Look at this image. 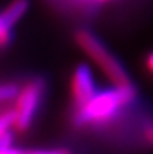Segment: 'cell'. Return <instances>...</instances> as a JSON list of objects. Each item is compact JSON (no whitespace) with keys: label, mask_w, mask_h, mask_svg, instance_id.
Returning <instances> with one entry per match:
<instances>
[{"label":"cell","mask_w":153,"mask_h":154,"mask_svg":"<svg viewBox=\"0 0 153 154\" xmlns=\"http://www.w3.org/2000/svg\"><path fill=\"white\" fill-rule=\"evenodd\" d=\"M138 100V88L135 84L113 85L99 90L89 102L74 108L71 123L75 129H101L116 123L125 111Z\"/></svg>","instance_id":"6da1fadb"},{"label":"cell","mask_w":153,"mask_h":154,"mask_svg":"<svg viewBox=\"0 0 153 154\" xmlns=\"http://www.w3.org/2000/svg\"><path fill=\"white\" fill-rule=\"evenodd\" d=\"M75 42L78 48L84 52L93 64L107 76L113 85H128L134 84L129 72L123 63L110 51L107 44L90 29H78L75 32Z\"/></svg>","instance_id":"7a4b0ae2"},{"label":"cell","mask_w":153,"mask_h":154,"mask_svg":"<svg viewBox=\"0 0 153 154\" xmlns=\"http://www.w3.org/2000/svg\"><path fill=\"white\" fill-rule=\"evenodd\" d=\"M45 91L47 84L42 78H32L20 85V91L12 105L15 112V132L24 133L32 127L41 109Z\"/></svg>","instance_id":"3957f363"},{"label":"cell","mask_w":153,"mask_h":154,"mask_svg":"<svg viewBox=\"0 0 153 154\" xmlns=\"http://www.w3.org/2000/svg\"><path fill=\"white\" fill-rule=\"evenodd\" d=\"M71 100L74 108H80L89 102L98 91V84L95 73L87 63H80L75 66L72 75H71Z\"/></svg>","instance_id":"277c9868"},{"label":"cell","mask_w":153,"mask_h":154,"mask_svg":"<svg viewBox=\"0 0 153 154\" xmlns=\"http://www.w3.org/2000/svg\"><path fill=\"white\" fill-rule=\"evenodd\" d=\"M29 0H12L0 11V50L6 48L14 41V29L29 12Z\"/></svg>","instance_id":"5b68a950"},{"label":"cell","mask_w":153,"mask_h":154,"mask_svg":"<svg viewBox=\"0 0 153 154\" xmlns=\"http://www.w3.org/2000/svg\"><path fill=\"white\" fill-rule=\"evenodd\" d=\"M15 127V112L12 106H8L0 111V138L12 132Z\"/></svg>","instance_id":"8992f818"},{"label":"cell","mask_w":153,"mask_h":154,"mask_svg":"<svg viewBox=\"0 0 153 154\" xmlns=\"http://www.w3.org/2000/svg\"><path fill=\"white\" fill-rule=\"evenodd\" d=\"M20 91V85L15 82H0V105L14 102Z\"/></svg>","instance_id":"52a82bcc"},{"label":"cell","mask_w":153,"mask_h":154,"mask_svg":"<svg viewBox=\"0 0 153 154\" xmlns=\"http://www.w3.org/2000/svg\"><path fill=\"white\" fill-rule=\"evenodd\" d=\"M116 0H69L71 5H75L80 9H86V11H96L105 5H110Z\"/></svg>","instance_id":"ba28073f"},{"label":"cell","mask_w":153,"mask_h":154,"mask_svg":"<svg viewBox=\"0 0 153 154\" xmlns=\"http://www.w3.org/2000/svg\"><path fill=\"white\" fill-rule=\"evenodd\" d=\"M14 133L9 132L0 138V154H23V150L15 148L14 145Z\"/></svg>","instance_id":"9c48e42d"},{"label":"cell","mask_w":153,"mask_h":154,"mask_svg":"<svg viewBox=\"0 0 153 154\" xmlns=\"http://www.w3.org/2000/svg\"><path fill=\"white\" fill-rule=\"evenodd\" d=\"M141 139L147 147L153 148V117H147L141 124Z\"/></svg>","instance_id":"30bf717a"},{"label":"cell","mask_w":153,"mask_h":154,"mask_svg":"<svg viewBox=\"0 0 153 154\" xmlns=\"http://www.w3.org/2000/svg\"><path fill=\"white\" fill-rule=\"evenodd\" d=\"M23 154H72L68 148H35L23 150Z\"/></svg>","instance_id":"8fae6325"},{"label":"cell","mask_w":153,"mask_h":154,"mask_svg":"<svg viewBox=\"0 0 153 154\" xmlns=\"http://www.w3.org/2000/svg\"><path fill=\"white\" fill-rule=\"evenodd\" d=\"M144 69L153 76V50L144 57Z\"/></svg>","instance_id":"7c38bea8"}]
</instances>
